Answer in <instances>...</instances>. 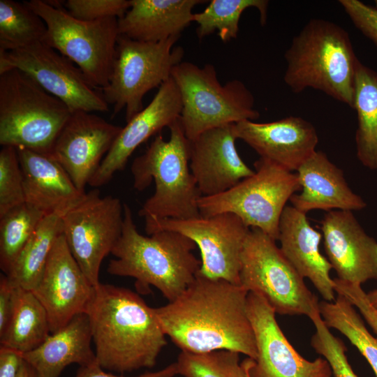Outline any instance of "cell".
Returning a JSON list of instances; mask_svg holds the SVG:
<instances>
[{"instance_id":"43","label":"cell","mask_w":377,"mask_h":377,"mask_svg":"<svg viewBox=\"0 0 377 377\" xmlns=\"http://www.w3.org/2000/svg\"><path fill=\"white\" fill-rule=\"evenodd\" d=\"M17 377H38L34 369L26 361H23Z\"/></svg>"},{"instance_id":"21","label":"cell","mask_w":377,"mask_h":377,"mask_svg":"<svg viewBox=\"0 0 377 377\" xmlns=\"http://www.w3.org/2000/svg\"><path fill=\"white\" fill-rule=\"evenodd\" d=\"M235 133L260 158L297 171L316 151L318 136L311 123L290 116L276 121L259 123L244 120L234 124Z\"/></svg>"},{"instance_id":"4","label":"cell","mask_w":377,"mask_h":377,"mask_svg":"<svg viewBox=\"0 0 377 377\" xmlns=\"http://www.w3.org/2000/svg\"><path fill=\"white\" fill-rule=\"evenodd\" d=\"M283 80L296 94L319 90L353 109L357 58L348 32L331 21L311 19L284 54Z\"/></svg>"},{"instance_id":"18","label":"cell","mask_w":377,"mask_h":377,"mask_svg":"<svg viewBox=\"0 0 377 377\" xmlns=\"http://www.w3.org/2000/svg\"><path fill=\"white\" fill-rule=\"evenodd\" d=\"M182 110L179 90L170 77L158 88L149 105L122 127L89 185L97 188L108 183L117 172L124 169L137 147L172 125L180 117Z\"/></svg>"},{"instance_id":"26","label":"cell","mask_w":377,"mask_h":377,"mask_svg":"<svg viewBox=\"0 0 377 377\" xmlns=\"http://www.w3.org/2000/svg\"><path fill=\"white\" fill-rule=\"evenodd\" d=\"M92 337L85 313L75 316L58 331L51 333L37 348L22 353L38 377H59L68 365L80 367L97 362L91 347Z\"/></svg>"},{"instance_id":"45","label":"cell","mask_w":377,"mask_h":377,"mask_svg":"<svg viewBox=\"0 0 377 377\" xmlns=\"http://www.w3.org/2000/svg\"><path fill=\"white\" fill-rule=\"evenodd\" d=\"M367 295L370 304L377 309V289L370 291Z\"/></svg>"},{"instance_id":"27","label":"cell","mask_w":377,"mask_h":377,"mask_svg":"<svg viewBox=\"0 0 377 377\" xmlns=\"http://www.w3.org/2000/svg\"><path fill=\"white\" fill-rule=\"evenodd\" d=\"M50 334L43 304L31 290L15 286L13 312L0 336V345L24 353L40 346Z\"/></svg>"},{"instance_id":"33","label":"cell","mask_w":377,"mask_h":377,"mask_svg":"<svg viewBox=\"0 0 377 377\" xmlns=\"http://www.w3.org/2000/svg\"><path fill=\"white\" fill-rule=\"evenodd\" d=\"M46 215L24 202L0 216V267L6 274Z\"/></svg>"},{"instance_id":"14","label":"cell","mask_w":377,"mask_h":377,"mask_svg":"<svg viewBox=\"0 0 377 377\" xmlns=\"http://www.w3.org/2000/svg\"><path fill=\"white\" fill-rule=\"evenodd\" d=\"M11 68L28 74L72 112L109 110L101 91L73 61L43 42L11 51L0 50V74Z\"/></svg>"},{"instance_id":"11","label":"cell","mask_w":377,"mask_h":377,"mask_svg":"<svg viewBox=\"0 0 377 377\" xmlns=\"http://www.w3.org/2000/svg\"><path fill=\"white\" fill-rule=\"evenodd\" d=\"M239 285L260 294L281 315H305L319 309V302L282 253L276 241L251 228L240 257Z\"/></svg>"},{"instance_id":"20","label":"cell","mask_w":377,"mask_h":377,"mask_svg":"<svg viewBox=\"0 0 377 377\" xmlns=\"http://www.w3.org/2000/svg\"><path fill=\"white\" fill-rule=\"evenodd\" d=\"M234 124L207 130L190 140V170L202 196L223 193L254 174L237 151Z\"/></svg>"},{"instance_id":"38","label":"cell","mask_w":377,"mask_h":377,"mask_svg":"<svg viewBox=\"0 0 377 377\" xmlns=\"http://www.w3.org/2000/svg\"><path fill=\"white\" fill-rule=\"evenodd\" d=\"M355 27L377 45V8L359 0H340Z\"/></svg>"},{"instance_id":"35","label":"cell","mask_w":377,"mask_h":377,"mask_svg":"<svg viewBox=\"0 0 377 377\" xmlns=\"http://www.w3.org/2000/svg\"><path fill=\"white\" fill-rule=\"evenodd\" d=\"M309 318L316 328L311 338V346L328 362L334 377H358L348 361L343 342L332 334L323 320L319 310L313 312Z\"/></svg>"},{"instance_id":"31","label":"cell","mask_w":377,"mask_h":377,"mask_svg":"<svg viewBox=\"0 0 377 377\" xmlns=\"http://www.w3.org/2000/svg\"><path fill=\"white\" fill-rule=\"evenodd\" d=\"M268 5L266 0H212L203 11L193 14V22L198 24L197 36L202 39L216 31L223 42H228L237 38L239 20L245 10L256 8L264 25Z\"/></svg>"},{"instance_id":"17","label":"cell","mask_w":377,"mask_h":377,"mask_svg":"<svg viewBox=\"0 0 377 377\" xmlns=\"http://www.w3.org/2000/svg\"><path fill=\"white\" fill-rule=\"evenodd\" d=\"M93 290L61 233L52 248L38 283L31 290L46 311L51 333L84 313Z\"/></svg>"},{"instance_id":"28","label":"cell","mask_w":377,"mask_h":377,"mask_svg":"<svg viewBox=\"0 0 377 377\" xmlns=\"http://www.w3.org/2000/svg\"><path fill=\"white\" fill-rule=\"evenodd\" d=\"M357 112V157L371 170L377 169V71L358 62L353 108Z\"/></svg>"},{"instance_id":"8","label":"cell","mask_w":377,"mask_h":377,"mask_svg":"<svg viewBox=\"0 0 377 377\" xmlns=\"http://www.w3.org/2000/svg\"><path fill=\"white\" fill-rule=\"evenodd\" d=\"M171 77L180 92V121L189 140L207 130L260 117L254 96L244 82L232 80L221 84L212 64L200 67L182 61Z\"/></svg>"},{"instance_id":"23","label":"cell","mask_w":377,"mask_h":377,"mask_svg":"<svg viewBox=\"0 0 377 377\" xmlns=\"http://www.w3.org/2000/svg\"><path fill=\"white\" fill-rule=\"evenodd\" d=\"M23 175L25 202L46 216H62L84 198L64 168L52 156L16 148Z\"/></svg>"},{"instance_id":"36","label":"cell","mask_w":377,"mask_h":377,"mask_svg":"<svg viewBox=\"0 0 377 377\" xmlns=\"http://www.w3.org/2000/svg\"><path fill=\"white\" fill-rule=\"evenodd\" d=\"M24 202L23 175L17 149L2 147L0 151V216Z\"/></svg>"},{"instance_id":"10","label":"cell","mask_w":377,"mask_h":377,"mask_svg":"<svg viewBox=\"0 0 377 377\" xmlns=\"http://www.w3.org/2000/svg\"><path fill=\"white\" fill-rule=\"evenodd\" d=\"M179 37L159 42H142L119 35L109 84L101 91L114 117L125 110L128 122L143 109L145 95L171 77L184 52L175 46Z\"/></svg>"},{"instance_id":"9","label":"cell","mask_w":377,"mask_h":377,"mask_svg":"<svg viewBox=\"0 0 377 377\" xmlns=\"http://www.w3.org/2000/svg\"><path fill=\"white\" fill-rule=\"evenodd\" d=\"M254 174L228 191L198 201L200 214L221 213L237 215L249 228L262 230L278 240L280 219L286 203L301 186L297 172L269 160L259 158Z\"/></svg>"},{"instance_id":"2","label":"cell","mask_w":377,"mask_h":377,"mask_svg":"<svg viewBox=\"0 0 377 377\" xmlns=\"http://www.w3.org/2000/svg\"><path fill=\"white\" fill-rule=\"evenodd\" d=\"M84 313L103 369L124 373L151 368L167 345L154 308L128 288L99 283Z\"/></svg>"},{"instance_id":"40","label":"cell","mask_w":377,"mask_h":377,"mask_svg":"<svg viewBox=\"0 0 377 377\" xmlns=\"http://www.w3.org/2000/svg\"><path fill=\"white\" fill-rule=\"evenodd\" d=\"M177 374L175 363H172L165 368L154 371L146 372L135 377H173ZM75 377H126L108 373L98 364L95 362L90 365L80 367Z\"/></svg>"},{"instance_id":"37","label":"cell","mask_w":377,"mask_h":377,"mask_svg":"<svg viewBox=\"0 0 377 377\" xmlns=\"http://www.w3.org/2000/svg\"><path fill=\"white\" fill-rule=\"evenodd\" d=\"M65 8L74 17L94 21L108 17H122L131 6V0H68Z\"/></svg>"},{"instance_id":"1","label":"cell","mask_w":377,"mask_h":377,"mask_svg":"<svg viewBox=\"0 0 377 377\" xmlns=\"http://www.w3.org/2000/svg\"><path fill=\"white\" fill-rule=\"evenodd\" d=\"M248 293L239 284L198 272L180 296L154 309L164 333L182 351L229 350L255 360Z\"/></svg>"},{"instance_id":"13","label":"cell","mask_w":377,"mask_h":377,"mask_svg":"<svg viewBox=\"0 0 377 377\" xmlns=\"http://www.w3.org/2000/svg\"><path fill=\"white\" fill-rule=\"evenodd\" d=\"M249 230L237 215L228 212L186 219H145L149 235L172 230L191 239L198 246L200 274L235 284H239L241 253Z\"/></svg>"},{"instance_id":"34","label":"cell","mask_w":377,"mask_h":377,"mask_svg":"<svg viewBox=\"0 0 377 377\" xmlns=\"http://www.w3.org/2000/svg\"><path fill=\"white\" fill-rule=\"evenodd\" d=\"M239 354L229 350L201 353L182 351L175 362L177 374L183 377H238Z\"/></svg>"},{"instance_id":"29","label":"cell","mask_w":377,"mask_h":377,"mask_svg":"<svg viewBox=\"0 0 377 377\" xmlns=\"http://www.w3.org/2000/svg\"><path fill=\"white\" fill-rule=\"evenodd\" d=\"M61 217L57 213L45 216L22 249L6 274L15 286L33 290L37 286L52 248L62 233Z\"/></svg>"},{"instance_id":"25","label":"cell","mask_w":377,"mask_h":377,"mask_svg":"<svg viewBox=\"0 0 377 377\" xmlns=\"http://www.w3.org/2000/svg\"><path fill=\"white\" fill-rule=\"evenodd\" d=\"M200 0H131L118 19L119 35L142 42H159L181 33L193 22V8Z\"/></svg>"},{"instance_id":"32","label":"cell","mask_w":377,"mask_h":377,"mask_svg":"<svg viewBox=\"0 0 377 377\" xmlns=\"http://www.w3.org/2000/svg\"><path fill=\"white\" fill-rule=\"evenodd\" d=\"M43 20L24 2L0 0V50L11 51L42 42Z\"/></svg>"},{"instance_id":"16","label":"cell","mask_w":377,"mask_h":377,"mask_svg":"<svg viewBox=\"0 0 377 377\" xmlns=\"http://www.w3.org/2000/svg\"><path fill=\"white\" fill-rule=\"evenodd\" d=\"M121 128L92 112H72L51 156L64 168L75 186L84 191Z\"/></svg>"},{"instance_id":"15","label":"cell","mask_w":377,"mask_h":377,"mask_svg":"<svg viewBox=\"0 0 377 377\" xmlns=\"http://www.w3.org/2000/svg\"><path fill=\"white\" fill-rule=\"evenodd\" d=\"M247 312L257 349V357L250 364L251 377H331L325 358L309 361L293 347L276 320L274 309L260 294L249 292Z\"/></svg>"},{"instance_id":"42","label":"cell","mask_w":377,"mask_h":377,"mask_svg":"<svg viewBox=\"0 0 377 377\" xmlns=\"http://www.w3.org/2000/svg\"><path fill=\"white\" fill-rule=\"evenodd\" d=\"M360 312L373 331L377 334V310L367 303L360 308Z\"/></svg>"},{"instance_id":"39","label":"cell","mask_w":377,"mask_h":377,"mask_svg":"<svg viewBox=\"0 0 377 377\" xmlns=\"http://www.w3.org/2000/svg\"><path fill=\"white\" fill-rule=\"evenodd\" d=\"M15 286L6 274L0 276V336L10 322L14 303Z\"/></svg>"},{"instance_id":"30","label":"cell","mask_w":377,"mask_h":377,"mask_svg":"<svg viewBox=\"0 0 377 377\" xmlns=\"http://www.w3.org/2000/svg\"><path fill=\"white\" fill-rule=\"evenodd\" d=\"M318 307L326 326L343 334L367 360L377 377V337L367 330L355 306L337 295L334 301L323 300Z\"/></svg>"},{"instance_id":"5","label":"cell","mask_w":377,"mask_h":377,"mask_svg":"<svg viewBox=\"0 0 377 377\" xmlns=\"http://www.w3.org/2000/svg\"><path fill=\"white\" fill-rule=\"evenodd\" d=\"M168 128L169 140L158 134L131 165L135 189L141 191L152 180L155 183V191L142 205L139 215L145 219L197 217L200 215L198 201L202 195L190 170V140L180 117Z\"/></svg>"},{"instance_id":"44","label":"cell","mask_w":377,"mask_h":377,"mask_svg":"<svg viewBox=\"0 0 377 377\" xmlns=\"http://www.w3.org/2000/svg\"><path fill=\"white\" fill-rule=\"evenodd\" d=\"M251 358H246L241 364L238 372V377H251L249 374V367Z\"/></svg>"},{"instance_id":"46","label":"cell","mask_w":377,"mask_h":377,"mask_svg":"<svg viewBox=\"0 0 377 377\" xmlns=\"http://www.w3.org/2000/svg\"><path fill=\"white\" fill-rule=\"evenodd\" d=\"M376 7L377 8V0L375 1Z\"/></svg>"},{"instance_id":"22","label":"cell","mask_w":377,"mask_h":377,"mask_svg":"<svg viewBox=\"0 0 377 377\" xmlns=\"http://www.w3.org/2000/svg\"><path fill=\"white\" fill-rule=\"evenodd\" d=\"M322 235L314 229L303 213L293 206L284 208L279 223L280 249L304 279L307 278L325 301L335 300L331 264L320 251Z\"/></svg>"},{"instance_id":"12","label":"cell","mask_w":377,"mask_h":377,"mask_svg":"<svg viewBox=\"0 0 377 377\" xmlns=\"http://www.w3.org/2000/svg\"><path fill=\"white\" fill-rule=\"evenodd\" d=\"M61 220L71 253L89 283L98 286L101 263L112 253L121 235L124 204L112 195L101 197L94 188Z\"/></svg>"},{"instance_id":"7","label":"cell","mask_w":377,"mask_h":377,"mask_svg":"<svg viewBox=\"0 0 377 377\" xmlns=\"http://www.w3.org/2000/svg\"><path fill=\"white\" fill-rule=\"evenodd\" d=\"M24 3L47 26L42 42L73 61L95 88L101 90L109 84L119 36L118 18L83 21L64 8L65 1Z\"/></svg>"},{"instance_id":"24","label":"cell","mask_w":377,"mask_h":377,"mask_svg":"<svg viewBox=\"0 0 377 377\" xmlns=\"http://www.w3.org/2000/svg\"><path fill=\"white\" fill-rule=\"evenodd\" d=\"M301 193L290 199L292 206L306 214L314 209L361 210L367 203L348 185L343 172L325 153L316 151L297 169Z\"/></svg>"},{"instance_id":"19","label":"cell","mask_w":377,"mask_h":377,"mask_svg":"<svg viewBox=\"0 0 377 377\" xmlns=\"http://www.w3.org/2000/svg\"><path fill=\"white\" fill-rule=\"evenodd\" d=\"M327 258L341 281L362 285L377 280V242L351 211L327 212L320 221Z\"/></svg>"},{"instance_id":"41","label":"cell","mask_w":377,"mask_h":377,"mask_svg":"<svg viewBox=\"0 0 377 377\" xmlns=\"http://www.w3.org/2000/svg\"><path fill=\"white\" fill-rule=\"evenodd\" d=\"M23 361L22 353L0 345V377H17Z\"/></svg>"},{"instance_id":"6","label":"cell","mask_w":377,"mask_h":377,"mask_svg":"<svg viewBox=\"0 0 377 377\" xmlns=\"http://www.w3.org/2000/svg\"><path fill=\"white\" fill-rule=\"evenodd\" d=\"M72 111L24 72L0 74V145L50 156Z\"/></svg>"},{"instance_id":"3","label":"cell","mask_w":377,"mask_h":377,"mask_svg":"<svg viewBox=\"0 0 377 377\" xmlns=\"http://www.w3.org/2000/svg\"><path fill=\"white\" fill-rule=\"evenodd\" d=\"M196 244L172 230L156 232L149 237L137 230L129 206L124 203L121 235L108 263L110 274L132 277L140 293L156 288L168 300L180 296L195 279L201 267L193 253Z\"/></svg>"}]
</instances>
